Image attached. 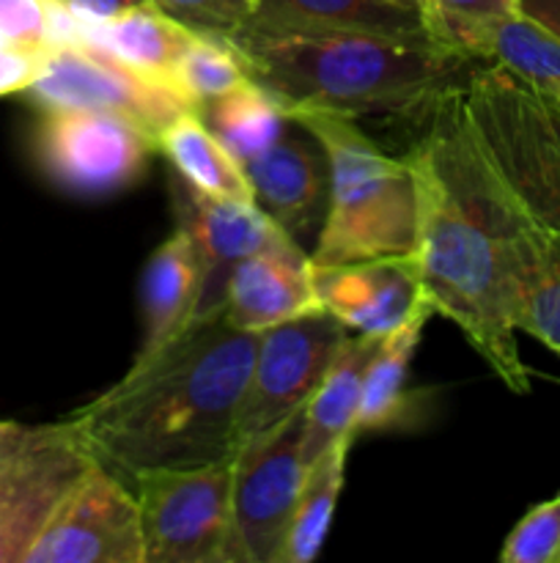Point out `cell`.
<instances>
[{"mask_svg":"<svg viewBox=\"0 0 560 563\" xmlns=\"http://www.w3.org/2000/svg\"><path fill=\"white\" fill-rule=\"evenodd\" d=\"M253 201L289 236L311 234L327 212L329 163L322 143L291 121L289 130L258 157L245 163Z\"/></svg>","mask_w":560,"mask_h":563,"instance_id":"15","label":"cell"},{"mask_svg":"<svg viewBox=\"0 0 560 563\" xmlns=\"http://www.w3.org/2000/svg\"><path fill=\"white\" fill-rule=\"evenodd\" d=\"M0 36L16 49L49 53L77 38V22L58 0H0Z\"/></svg>","mask_w":560,"mask_h":563,"instance_id":"28","label":"cell"},{"mask_svg":"<svg viewBox=\"0 0 560 563\" xmlns=\"http://www.w3.org/2000/svg\"><path fill=\"white\" fill-rule=\"evenodd\" d=\"M432 313L434 308L423 302L401 328L382 335L371 357V366L366 372V379H362L355 434L382 432V429H393L412 421L417 405L415 396L406 390V379H410L412 357H415L417 344H421L423 328L432 319Z\"/></svg>","mask_w":560,"mask_h":563,"instance_id":"21","label":"cell"},{"mask_svg":"<svg viewBox=\"0 0 560 563\" xmlns=\"http://www.w3.org/2000/svg\"><path fill=\"white\" fill-rule=\"evenodd\" d=\"M203 295V258L195 240L176 225L148 256L141 280L143 341L132 366H143L173 344L198 317Z\"/></svg>","mask_w":560,"mask_h":563,"instance_id":"18","label":"cell"},{"mask_svg":"<svg viewBox=\"0 0 560 563\" xmlns=\"http://www.w3.org/2000/svg\"><path fill=\"white\" fill-rule=\"evenodd\" d=\"M250 80L239 49L228 36L195 31L173 71V86L201 110Z\"/></svg>","mask_w":560,"mask_h":563,"instance_id":"27","label":"cell"},{"mask_svg":"<svg viewBox=\"0 0 560 563\" xmlns=\"http://www.w3.org/2000/svg\"><path fill=\"white\" fill-rule=\"evenodd\" d=\"M25 563H143L137 495L93 462L55 509Z\"/></svg>","mask_w":560,"mask_h":563,"instance_id":"12","label":"cell"},{"mask_svg":"<svg viewBox=\"0 0 560 563\" xmlns=\"http://www.w3.org/2000/svg\"><path fill=\"white\" fill-rule=\"evenodd\" d=\"M382 335L351 333L340 355L324 374L322 385L305 407V460L313 462L340 438H357L355 421L360 410L362 379Z\"/></svg>","mask_w":560,"mask_h":563,"instance_id":"22","label":"cell"},{"mask_svg":"<svg viewBox=\"0 0 560 563\" xmlns=\"http://www.w3.org/2000/svg\"><path fill=\"white\" fill-rule=\"evenodd\" d=\"M503 563H558L560 561V493L533 506L514 526L500 550Z\"/></svg>","mask_w":560,"mask_h":563,"instance_id":"29","label":"cell"},{"mask_svg":"<svg viewBox=\"0 0 560 563\" xmlns=\"http://www.w3.org/2000/svg\"><path fill=\"white\" fill-rule=\"evenodd\" d=\"M349 335L327 311L258 333L250 385L236 418V451L311 401Z\"/></svg>","mask_w":560,"mask_h":563,"instance_id":"10","label":"cell"},{"mask_svg":"<svg viewBox=\"0 0 560 563\" xmlns=\"http://www.w3.org/2000/svg\"><path fill=\"white\" fill-rule=\"evenodd\" d=\"M464 104L516 201L541 229L560 231V102L486 64L467 77Z\"/></svg>","mask_w":560,"mask_h":563,"instance_id":"5","label":"cell"},{"mask_svg":"<svg viewBox=\"0 0 560 563\" xmlns=\"http://www.w3.org/2000/svg\"><path fill=\"white\" fill-rule=\"evenodd\" d=\"M198 115L242 165L267 152L291 126V119L280 108L278 99L253 80L203 104Z\"/></svg>","mask_w":560,"mask_h":563,"instance_id":"26","label":"cell"},{"mask_svg":"<svg viewBox=\"0 0 560 563\" xmlns=\"http://www.w3.org/2000/svg\"><path fill=\"white\" fill-rule=\"evenodd\" d=\"M428 20H497V16L519 14L516 0H426Z\"/></svg>","mask_w":560,"mask_h":563,"instance_id":"31","label":"cell"},{"mask_svg":"<svg viewBox=\"0 0 560 563\" xmlns=\"http://www.w3.org/2000/svg\"><path fill=\"white\" fill-rule=\"evenodd\" d=\"M49 53H27V49H3L0 53V97L25 91L42 71Z\"/></svg>","mask_w":560,"mask_h":563,"instance_id":"32","label":"cell"},{"mask_svg":"<svg viewBox=\"0 0 560 563\" xmlns=\"http://www.w3.org/2000/svg\"><path fill=\"white\" fill-rule=\"evenodd\" d=\"M256 344L258 333L234 328L220 311L192 319L173 344L130 366L66 421L97 462L132 482L231 460Z\"/></svg>","mask_w":560,"mask_h":563,"instance_id":"2","label":"cell"},{"mask_svg":"<svg viewBox=\"0 0 560 563\" xmlns=\"http://www.w3.org/2000/svg\"><path fill=\"white\" fill-rule=\"evenodd\" d=\"M97 462L69 421H0V563H25L38 533Z\"/></svg>","mask_w":560,"mask_h":563,"instance_id":"6","label":"cell"},{"mask_svg":"<svg viewBox=\"0 0 560 563\" xmlns=\"http://www.w3.org/2000/svg\"><path fill=\"white\" fill-rule=\"evenodd\" d=\"M434 36L470 58L503 66L533 91L560 102V38L525 14L434 22Z\"/></svg>","mask_w":560,"mask_h":563,"instance_id":"17","label":"cell"},{"mask_svg":"<svg viewBox=\"0 0 560 563\" xmlns=\"http://www.w3.org/2000/svg\"><path fill=\"white\" fill-rule=\"evenodd\" d=\"M395 3H401V5H410V9H417V11H423V14L428 16V5H426V0H395Z\"/></svg>","mask_w":560,"mask_h":563,"instance_id":"35","label":"cell"},{"mask_svg":"<svg viewBox=\"0 0 560 563\" xmlns=\"http://www.w3.org/2000/svg\"><path fill=\"white\" fill-rule=\"evenodd\" d=\"M234 456L135 478L143 563H228Z\"/></svg>","mask_w":560,"mask_h":563,"instance_id":"8","label":"cell"},{"mask_svg":"<svg viewBox=\"0 0 560 563\" xmlns=\"http://www.w3.org/2000/svg\"><path fill=\"white\" fill-rule=\"evenodd\" d=\"M253 82L278 99L285 115L302 110L349 115H428L464 88L475 58L437 38L373 33L253 31L231 33Z\"/></svg>","mask_w":560,"mask_h":563,"instance_id":"3","label":"cell"},{"mask_svg":"<svg viewBox=\"0 0 560 563\" xmlns=\"http://www.w3.org/2000/svg\"><path fill=\"white\" fill-rule=\"evenodd\" d=\"M291 121L322 143L329 163L313 267L415 253L417 187L406 157H390L349 115L302 110Z\"/></svg>","mask_w":560,"mask_h":563,"instance_id":"4","label":"cell"},{"mask_svg":"<svg viewBox=\"0 0 560 563\" xmlns=\"http://www.w3.org/2000/svg\"><path fill=\"white\" fill-rule=\"evenodd\" d=\"M80 25H93V22H108L115 16L126 14L132 9L148 5L152 0H58Z\"/></svg>","mask_w":560,"mask_h":563,"instance_id":"33","label":"cell"},{"mask_svg":"<svg viewBox=\"0 0 560 563\" xmlns=\"http://www.w3.org/2000/svg\"><path fill=\"white\" fill-rule=\"evenodd\" d=\"M316 311L324 308L313 289L311 253H258L245 258L228 275L220 306V313L247 333H261Z\"/></svg>","mask_w":560,"mask_h":563,"instance_id":"16","label":"cell"},{"mask_svg":"<svg viewBox=\"0 0 560 563\" xmlns=\"http://www.w3.org/2000/svg\"><path fill=\"white\" fill-rule=\"evenodd\" d=\"M157 152H163L170 168L195 190L214 198H231V201H253L245 165L220 143V137L209 130L198 110L181 113L159 132Z\"/></svg>","mask_w":560,"mask_h":563,"instance_id":"23","label":"cell"},{"mask_svg":"<svg viewBox=\"0 0 560 563\" xmlns=\"http://www.w3.org/2000/svg\"><path fill=\"white\" fill-rule=\"evenodd\" d=\"M152 3L170 20L217 36H231L245 27L256 11V0H152Z\"/></svg>","mask_w":560,"mask_h":563,"instance_id":"30","label":"cell"},{"mask_svg":"<svg viewBox=\"0 0 560 563\" xmlns=\"http://www.w3.org/2000/svg\"><path fill=\"white\" fill-rule=\"evenodd\" d=\"M311 269L322 308L351 333L388 335L428 302L412 253Z\"/></svg>","mask_w":560,"mask_h":563,"instance_id":"14","label":"cell"},{"mask_svg":"<svg viewBox=\"0 0 560 563\" xmlns=\"http://www.w3.org/2000/svg\"><path fill=\"white\" fill-rule=\"evenodd\" d=\"M192 33H195L192 27L170 20L165 11L148 3L108 22H93V25L77 22L75 42L91 44L141 75L173 82L176 64Z\"/></svg>","mask_w":560,"mask_h":563,"instance_id":"20","label":"cell"},{"mask_svg":"<svg viewBox=\"0 0 560 563\" xmlns=\"http://www.w3.org/2000/svg\"><path fill=\"white\" fill-rule=\"evenodd\" d=\"M516 3H519V14L560 38V0H516Z\"/></svg>","mask_w":560,"mask_h":563,"instance_id":"34","label":"cell"},{"mask_svg":"<svg viewBox=\"0 0 560 563\" xmlns=\"http://www.w3.org/2000/svg\"><path fill=\"white\" fill-rule=\"evenodd\" d=\"M305 407L234 454L228 563H280L311 467L302 449Z\"/></svg>","mask_w":560,"mask_h":563,"instance_id":"7","label":"cell"},{"mask_svg":"<svg viewBox=\"0 0 560 563\" xmlns=\"http://www.w3.org/2000/svg\"><path fill=\"white\" fill-rule=\"evenodd\" d=\"M36 152L55 185L108 196L141 179L157 141L132 121L102 110H44Z\"/></svg>","mask_w":560,"mask_h":563,"instance_id":"11","label":"cell"},{"mask_svg":"<svg viewBox=\"0 0 560 563\" xmlns=\"http://www.w3.org/2000/svg\"><path fill=\"white\" fill-rule=\"evenodd\" d=\"M514 324L560 355V231L536 225L519 242Z\"/></svg>","mask_w":560,"mask_h":563,"instance_id":"24","label":"cell"},{"mask_svg":"<svg viewBox=\"0 0 560 563\" xmlns=\"http://www.w3.org/2000/svg\"><path fill=\"white\" fill-rule=\"evenodd\" d=\"M351 443H355V438L335 440L307 467L280 563H311L322 553L324 539H327L329 526H333L340 489H344L346 460H349Z\"/></svg>","mask_w":560,"mask_h":563,"instance_id":"25","label":"cell"},{"mask_svg":"<svg viewBox=\"0 0 560 563\" xmlns=\"http://www.w3.org/2000/svg\"><path fill=\"white\" fill-rule=\"evenodd\" d=\"M432 124L406 163L417 187L415 262L434 313L464 333L467 344L516 396L530 394L514 324L516 251L536 229L483 152L456 88L428 113Z\"/></svg>","mask_w":560,"mask_h":563,"instance_id":"1","label":"cell"},{"mask_svg":"<svg viewBox=\"0 0 560 563\" xmlns=\"http://www.w3.org/2000/svg\"><path fill=\"white\" fill-rule=\"evenodd\" d=\"M245 27L275 33L316 31L437 38L432 20L423 11L395 0H256V11Z\"/></svg>","mask_w":560,"mask_h":563,"instance_id":"19","label":"cell"},{"mask_svg":"<svg viewBox=\"0 0 560 563\" xmlns=\"http://www.w3.org/2000/svg\"><path fill=\"white\" fill-rule=\"evenodd\" d=\"M44 110H102L121 115L157 141L159 132L190 113L192 102L168 80L141 75L86 42L49 49L36 80L25 88Z\"/></svg>","mask_w":560,"mask_h":563,"instance_id":"9","label":"cell"},{"mask_svg":"<svg viewBox=\"0 0 560 563\" xmlns=\"http://www.w3.org/2000/svg\"><path fill=\"white\" fill-rule=\"evenodd\" d=\"M558 563H560V561H558Z\"/></svg>","mask_w":560,"mask_h":563,"instance_id":"36","label":"cell"},{"mask_svg":"<svg viewBox=\"0 0 560 563\" xmlns=\"http://www.w3.org/2000/svg\"><path fill=\"white\" fill-rule=\"evenodd\" d=\"M168 187L176 225L195 240L203 258V295L198 317L220 311L228 275L245 258L258 253H283V256L305 253L300 242L285 234L258 203L206 196L187 185L176 170L170 174Z\"/></svg>","mask_w":560,"mask_h":563,"instance_id":"13","label":"cell"}]
</instances>
